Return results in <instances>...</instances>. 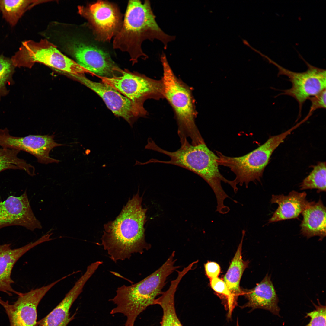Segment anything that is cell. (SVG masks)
<instances>
[{"label": "cell", "mask_w": 326, "mask_h": 326, "mask_svg": "<svg viewBox=\"0 0 326 326\" xmlns=\"http://www.w3.org/2000/svg\"><path fill=\"white\" fill-rule=\"evenodd\" d=\"M70 75L96 93L115 115L123 118L131 126L136 119L147 114L143 105L133 102L107 84L92 81L84 74Z\"/></svg>", "instance_id": "cell-12"}, {"label": "cell", "mask_w": 326, "mask_h": 326, "mask_svg": "<svg viewBox=\"0 0 326 326\" xmlns=\"http://www.w3.org/2000/svg\"><path fill=\"white\" fill-rule=\"evenodd\" d=\"M11 59L15 68H30L35 62H40L70 75L89 72L46 39L38 42L32 40L22 42L19 50Z\"/></svg>", "instance_id": "cell-6"}, {"label": "cell", "mask_w": 326, "mask_h": 326, "mask_svg": "<svg viewBox=\"0 0 326 326\" xmlns=\"http://www.w3.org/2000/svg\"><path fill=\"white\" fill-rule=\"evenodd\" d=\"M66 48L79 65L100 78H111L121 75V69L103 49L89 41L72 38Z\"/></svg>", "instance_id": "cell-8"}, {"label": "cell", "mask_w": 326, "mask_h": 326, "mask_svg": "<svg viewBox=\"0 0 326 326\" xmlns=\"http://www.w3.org/2000/svg\"><path fill=\"white\" fill-rule=\"evenodd\" d=\"M54 137V135L14 136L10 134L7 128H5L0 129V147L27 152L35 157L41 163H58L60 161L49 156L52 149L63 145L56 142Z\"/></svg>", "instance_id": "cell-14"}, {"label": "cell", "mask_w": 326, "mask_h": 326, "mask_svg": "<svg viewBox=\"0 0 326 326\" xmlns=\"http://www.w3.org/2000/svg\"><path fill=\"white\" fill-rule=\"evenodd\" d=\"M210 285L212 289L217 293L226 297L227 302V317L231 318L232 313L237 305V301L233 297L224 281L218 277L210 279Z\"/></svg>", "instance_id": "cell-27"}, {"label": "cell", "mask_w": 326, "mask_h": 326, "mask_svg": "<svg viewBox=\"0 0 326 326\" xmlns=\"http://www.w3.org/2000/svg\"><path fill=\"white\" fill-rule=\"evenodd\" d=\"M290 134L287 130L279 134L270 136L263 144L243 156L231 157L217 152L218 163L229 168L235 175V184L247 188L251 182L260 181L264 170L273 152Z\"/></svg>", "instance_id": "cell-5"}, {"label": "cell", "mask_w": 326, "mask_h": 326, "mask_svg": "<svg viewBox=\"0 0 326 326\" xmlns=\"http://www.w3.org/2000/svg\"><path fill=\"white\" fill-rule=\"evenodd\" d=\"M206 274L210 279L218 277L220 272V267L217 263L208 261L204 264Z\"/></svg>", "instance_id": "cell-30"}, {"label": "cell", "mask_w": 326, "mask_h": 326, "mask_svg": "<svg viewBox=\"0 0 326 326\" xmlns=\"http://www.w3.org/2000/svg\"><path fill=\"white\" fill-rule=\"evenodd\" d=\"M175 255L174 251L160 268L141 281L118 288L116 296L109 300L116 305L110 314H123L127 318L124 326H134L137 316L163 293L168 276L180 267L175 265Z\"/></svg>", "instance_id": "cell-3"}, {"label": "cell", "mask_w": 326, "mask_h": 326, "mask_svg": "<svg viewBox=\"0 0 326 326\" xmlns=\"http://www.w3.org/2000/svg\"><path fill=\"white\" fill-rule=\"evenodd\" d=\"M88 280L87 276H82L59 303L46 316L37 321V326H67L74 319V316L70 317V308L82 292Z\"/></svg>", "instance_id": "cell-18"}, {"label": "cell", "mask_w": 326, "mask_h": 326, "mask_svg": "<svg viewBox=\"0 0 326 326\" xmlns=\"http://www.w3.org/2000/svg\"><path fill=\"white\" fill-rule=\"evenodd\" d=\"M180 142V148L174 152L167 151L157 144L154 145L153 150L167 155L170 160L163 161L154 159L153 162L171 164L185 168L199 175L206 181L214 177L218 171L217 155L205 143L193 145L187 139Z\"/></svg>", "instance_id": "cell-7"}, {"label": "cell", "mask_w": 326, "mask_h": 326, "mask_svg": "<svg viewBox=\"0 0 326 326\" xmlns=\"http://www.w3.org/2000/svg\"><path fill=\"white\" fill-rule=\"evenodd\" d=\"M49 1L0 0V10L3 17L13 27L27 10L37 5Z\"/></svg>", "instance_id": "cell-23"}, {"label": "cell", "mask_w": 326, "mask_h": 326, "mask_svg": "<svg viewBox=\"0 0 326 326\" xmlns=\"http://www.w3.org/2000/svg\"><path fill=\"white\" fill-rule=\"evenodd\" d=\"M47 236L44 235L33 242L20 248L12 249L10 244L0 245V291L9 296L12 293L19 296L21 292L15 291L11 284L14 283L11 278L13 268L18 260L28 251L36 246L48 241Z\"/></svg>", "instance_id": "cell-16"}, {"label": "cell", "mask_w": 326, "mask_h": 326, "mask_svg": "<svg viewBox=\"0 0 326 326\" xmlns=\"http://www.w3.org/2000/svg\"><path fill=\"white\" fill-rule=\"evenodd\" d=\"M78 8L80 14L87 20L97 41H110L122 26L123 15L113 3L99 0Z\"/></svg>", "instance_id": "cell-10"}, {"label": "cell", "mask_w": 326, "mask_h": 326, "mask_svg": "<svg viewBox=\"0 0 326 326\" xmlns=\"http://www.w3.org/2000/svg\"><path fill=\"white\" fill-rule=\"evenodd\" d=\"M312 167L311 172L300 184V189H317L318 193L325 192L326 162H319Z\"/></svg>", "instance_id": "cell-25"}, {"label": "cell", "mask_w": 326, "mask_h": 326, "mask_svg": "<svg viewBox=\"0 0 326 326\" xmlns=\"http://www.w3.org/2000/svg\"><path fill=\"white\" fill-rule=\"evenodd\" d=\"M305 192L300 193L294 190L287 195H273L271 203H277L279 206L268 223L297 218L311 203L307 200Z\"/></svg>", "instance_id": "cell-19"}, {"label": "cell", "mask_w": 326, "mask_h": 326, "mask_svg": "<svg viewBox=\"0 0 326 326\" xmlns=\"http://www.w3.org/2000/svg\"><path fill=\"white\" fill-rule=\"evenodd\" d=\"M326 92L325 89L308 99L311 104L308 113L305 117L307 120L317 110L326 108Z\"/></svg>", "instance_id": "cell-29"}, {"label": "cell", "mask_w": 326, "mask_h": 326, "mask_svg": "<svg viewBox=\"0 0 326 326\" xmlns=\"http://www.w3.org/2000/svg\"><path fill=\"white\" fill-rule=\"evenodd\" d=\"M181 280L178 276L172 280L168 289L155 301L154 304L159 305L163 311L161 326H183L176 314L174 304L175 294Z\"/></svg>", "instance_id": "cell-22"}, {"label": "cell", "mask_w": 326, "mask_h": 326, "mask_svg": "<svg viewBox=\"0 0 326 326\" xmlns=\"http://www.w3.org/2000/svg\"><path fill=\"white\" fill-rule=\"evenodd\" d=\"M152 11L150 3L145 0L129 1L122 26L114 37V49L128 53L133 64L139 58L145 59L148 56L142 48L143 41L157 39L162 43L165 49L175 37L165 33L159 27Z\"/></svg>", "instance_id": "cell-2"}, {"label": "cell", "mask_w": 326, "mask_h": 326, "mask_svg": "<svg viewBox=\"0 0 326 326\" xmlns=\"http://www.w3.org/2000/svg\"><path fill=\"white\" fill-rule=\"evenodd\" d=\"M245 229L242 231V237L237 250L224 277L223 281L235 299L237 301L238 296L242 294L240 287L241 276L248 266V262L243 260L242 249L243 241L245 234Z\"/></svg>", "instance_id": "cell-21"}, {"label": "cell", "mask_w": 326, "mask_h": 326, "mask_svg": "<svg viewBox=\"0 0 326 326\" xmlns=\"http://www.w3.org/2000/svg\"><path fill=\"white\" fill-rule=\"evenodd\" d=\"M139 192L129 199L115 219L104 225L101 245L116 263L129 259L133 254H142L151 247L145 240L147 208L142 205Z\"/></svg>", "instance_id": "cell-1"}, {"label": "cell", "mask_w": 326, "mask_h": 326, "mask_svg": "<svg viewBox=\"0 0 326 326\" xmlns=\"http://www.w3.org/2000/svg\"><path fill=\"white\" fill-rule=\"evenodd\" d=\"M133 102L143 106L147 99L164 98L161 80H157L125 69L120 75L111 78H100Z\"/></svg>", "instance_id": "cell-9"}, {"label": "cell", "mask_w": 326, "mask_h": 326, "mask_svg": "<svg viewBox=\"0 0 326 326\" xmlns=\"http://www.w3.org/2000/svg\"><path fill=\"white\" fill-rule=\"evenodd\" d=\"M15 68L11 59L0 55V101L9 92L7 85H12L14 83L13 77Z\"/></svg>", "instance_id": "cell-26"}, {"label": "cell", "mask_w": 326, "mask_h": 326, "mask_svg": "<svg viewBox=\"0 0 326 326\" xmlns=\"http://www.w3.org/2000/svg\"><path fill=\"white\" fill-rule=\"evenodd\" d=\"M161 60L164 98L174 112L180 140L190 138L193 145L205 143L195 123V110L191 89L175 75L165 53L161 56Z\"/></svg>", "instance_id": "cell-4"}, {"label": "cell", "mask_w": 326, "mask_h": 326, "mask_svg": "<svg viewBox=\"0 0 326 326\" xmlns=\"http://www.w3.org/2000/svg\"><path fill=\"white\" fill-rule=\"evenodd\" d=\"M19 150L0 148V172L8 169L24 171L29 175H35L34 167L18 156Z\"/></svg>", "instance_id": "cell-24"}, {"label": "cell", "mask_w": 326, "mask_h": 326, "mask_svg": "<svg viewBox=\"0 0 326 326\" xmlns=\"http://www.w3.org/2000/svg\"><path fill=\"white\" fill-rule=\"evenodd\" d=\"M11 225L22 226L31 231L42 228L31 209L26 190L19 197L11 196L0 201V229Z\"/></svg>", "instance_id": "cell-15"}, {"label": "cell", "mask_w": 326, "mask_h": 326, "mask_svg": "<svg viewBox=\"0 0 326 326\" xmlns=\"http://www.w3.org/2000/svg\"><path fill=\"white\" fill-rule=\"evenodd\" d=\"M62 278L47 285L24 293H21L13 304L0 298V305L4 308L10 326H37V306L47 292Z\"/></svg>", "instance_id": "cell-13"}, {"label": "cell", "mask_w": 326, "mask_h": 326, "mask_svg": "<svg viewBox=\"0 0 326 326\" xmlns=\"http://www.w3.org/2000/svg\"><path fill=\"white\" fill-rule=\"evenodd\" d=\"M248 300L247 302L240 307L251 308V311L262 309L269 311L273 314L280 317V308L278 305L279 299L271 276L267 273L263 280L254 288L242 291Z\"/></svg>", "instance_id": "cell-17"}, {"label": "cell", "mask_w": 326, "mask_h": 326, "mask_svg": "<svg viewBox=\"0 0 326 326\" xmlns=\"http://www.w3.org/2000/svg\"><path fill=\"white\" fill-rule=\"evenodd\" d=\"M270 61L278 68V76H287L292 85L289 89L281 90L282 92L276 97L287 95L294 98L298 103V119L299 118L303 104L306 101L326 89L325 70L306 62L308 69L305 72H296L285 69L271 60Z\"/></svg>", "instance_id": "cell-11"}, {"label": "cell", "mask_w": 326, "mask_h": 326, "mask_svg": "<svg viewBox=\"0 0 326 326\" xmlns=\"http://www.w3.org/2000/svg\"><path fill=\"white\" fill-rule=\"evenodd\" d=\"M318 300V305L314 304L315 309L307 313L306 317H309L310 321L305 326H326V306Z\"/></svg>", "instance_id": "cell-28"}, {"label": "cell", "mask_w": 326, "mask_h": 326, "mask_svg": "<svg viewBox=\"0 0 326 326\" xmlns=\"http://www.w3.org/2000/svg\"><path fill=\"white\" fill-rule=\"evenodd\" d=\"M303 217L300 224L302 234L308 239L318 236L319 241L326 236V207L321 200L311 202L301 213Z\"/></svg>", "instance_id": "cell-20"}, {"label": "cell", "mask_w": 326, "mask_h": 326, "mask_svg": "<svg viewBox=\"0 0 326 326\" xmlns=\"http://www.w3.org/2000/svg\"><path fill=\"white\" fill-rule=\"evenodd\" d=\"M236 326H239V323H238V318H237V320L236 324Z\"/></svg>", "instance_id": "cell-31"}]
</instances>
